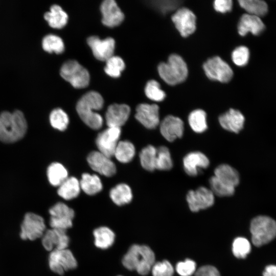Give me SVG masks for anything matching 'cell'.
Instances as JSON below:
<instances>
[{
    "label": "cell",
    "mask_w": 276,
    "mask_h": 276,
    "mask_svg": "<svg viewBox=\"0 0 276 276\" xmlns=\"http://www.w3.org/2000/svg\"><path fill=\"white\" fill-rule=\"evenodd\" d=\"M103 104L101 95L97 91H90L85 94L78 101L76 110L80 119L87 126L98 130L103 125V119L95 110H100Z\"/></svg>",
    "instance_id": "6da1fadb"
},
{
    "label": "cell",
    "mask_w": 276,
    "mask_h": 276,
    "mask_svg": "<svg viewBox=\"0 0 276 276\" xmlns=\"http://www.w3.org/2000/svg\"><path fill=\"white\" fill-rule=\"evenodd\" d=\"M27 129V121L21 111H3L0 114V141L8 143L16 142L24 137Z\"/></svg>",
    "instance_id": "7a4b0ae2"
},
{
    "label": "cell",
    "mask_w": 276,
    "mask_h": 276,
    "mask_svg": "<svg viewBox=\"0 0 276 276\" xmlns=\"http://www.w3.org/2000/svg\"><path fill=\"white\" fill-rule=\"evenodd\" d=\"M155 263V256L148 246L134 244L128 249L122 260L124 266L135 270L142 275L148 274Z\"/></svg>",
    "instance_id": "3957f363"
},
{
    "label": "cell",
    "mask_w": 276,
    "mask_h": 276,
    "mask_svg": "<svg viewBox=\"0 0 276 276\" xmlns=\"http://www.w3.org/2000/svg\"><path fill=\"white\" fill-rule=\"evenodd\" d=\"M157 69L161 78L171 85L183 82L188 74L186 62L180 56L176 54L170 55L167 62L160 63Z\"/></svg>",
    "instance_id": "277c9868"
},
{
    "label": "cell",
    "mask_w": 276,
    "mask_h": 276,
    "mask_svg": "<svg viewBox=\"0 0 276 276\" xmlns=\"http://www.w3.org/2000/svg\"><path fill=\"white\" fill-rule=\"evenodd\" d=\"M250 231L252 244L261 246L275 238L276 221L269 216H257L250 222Z\"/></svg>",
    "instance_id": "5b68a950"
},
{
    "label": "cell",
    "mask_w": 276,
    "mask_h": 276,
    "mask_svg": "<svg viewBox=\"0 0 276 276\" xmlns=\"http://www.w3.org/2000/svg\"><path fill=\"white\" fill-rule=\"evenodd\" d=\"M60 73L64 80L75 88H84L89 84L90 76L88 71L76 60L65 62Z\"/></svg>",
    "instance_id": "8992f818"
},
{
    "label": "cell",
    "mask_w": 276,
    "mask_h": 276,
    "mask_svg": "<svg viewBox=\"0 0 276 276\" xmlns=\"http://www.w3.org/2000/svg\"><path fill=\"white\" fill-rule=\"evenodd\" d=\"M49 264L51 270L60 275L77 266L76 259L72 251L67 248L51 251Z\"/></svg>",
    "instance_id": "52a82bcc"
},
{
    "label": "cell",
    "mask_w": 276,
    "mask_h": 276,
    "mask_svg": "<svg viewBox=\"0 0 276 276\" xmlns=\"http://www.w3.org/2000/svg\"><path fill=\"white\" fill-rule=\"evenodd\" d=\"M206 76L210 79L221 82H228L233 72L229 65L218 56L208 59L203 65Z\"/></svg>",
    "instance_id": "ba28073f"
},
{
    "label": "cell",
    "mask_w": 276,
    "mask_h": 276,
    "mask_svg": "<svg viewBox=\"0 0 276 276\" xmlns=\"http://www.w3.org/2000/svg\"><path fill=\"white\" fill-rule=\"evenodd\" d=\"M45 231L43 218L33 213H27L21 225L20 238L23 240H34L42 237Z\"/></svg>",
    "instance_id": "9c48e42d"
},
{
    "label": "cell",
    "mask_w": 276,
    "mask_h": 276,
    "mask_svg": "<svg viewBox=\"0 0 276 276\" xmlns=\"http://www.w3.org/2000/svg\"><path fill=\"white\" fill-rule=\"evenodd\" d=\"M51 228L66 230L73 225L74 210L63 202H58L49 210Z\"/></svg>",
    "instance_id": "30bf717a"
},
{
    "label": "cell",
    "mask_w": 276,
    "mask_h": 276,
    "mask_svg": "<svg viewBox=\"0 0 276 276\" xmlns=\"http://www.w3.org/2000/svg\"><path fill=\"white\" fill-rule=\"evenodd\" d=\"M121 133V128L108 127L100 132L96 140L98 151L109 157L113 156Z\"/></svg>",
    "instance_id": "8fae6325"
},
{
    "label": "cell",
    "mask_w": 276,
    "mask_h": 276,
    "mask_svg": "<svg viewBox=\"0 0 276 276\" xmlns=\"http://www.w3.org/2000/svg\"><path fill=\"white\" fill-rule=\"evenodd\" d=\"M186 199L190 210L194 212L211 207L215 200L211 190L204 187L189 191Z\"/></svg>",
    "instance_id": "7c38bea8"
},
{
    "label": "cell",
    "mask_w": 276,
    "mask_h": 276,
    "mask_svg": "<svg viewBox=\"0 0 276 276\" xmlns=\"http://www.w3.org/2000/svg\"><path fill=\"white\" fill-rule=\"evenodd\" d=\"M172 20L183 37H187L195 31L196 16L192 11L187 8L178 9L172 16Z\"/></svg>",
    "instance_id": "4fadbf2b"
},
{
    "label": "cell",
    "mask_w": 276,
    "mask_h": 276,
    "mask_svg": "<svg viewBox=\"0 0 276 276\" xmlns=\"http://www.w3.org/2000/svg\"><path fill=\"white\" fill-rule=\"evenodd\" d=\"M87 161L94 171L105 176L111 177L116 172V165L110 157L99 151H93L89 153Z\"/></svg>",
    "instance_id": "5bb4252c"
},
{
    "label": "cell",
    "mask_w": 276,
    "mask_h": 276,
    "mask_svg": "<svg viewBox=\"0 0 276 276\" xmlns=\"http://www.w3.org/2000/svg\"><path fill=\"white\" fill-rule=\"evenodd\" d=\"M70 239L66 230L53 228L45 231L42 237V244L48 251L66 249Z\"/></svg>",
    "instance_id": "9a60e30c"
},
{
    "label": "cell",
    "mask_w": 276,
    "mask_h": 276,
    "mask_svg": "<svg viewBox=\"0 0 276 276\" xmlns=\"http://www.w3.org/2000/svg\"><path fill=\"white\" fill-rule=\"evenodd\" d=\"M87 42L97 59L106 61L113 56L115 41L112 38L101 40L98 36H92L87 38Z\"/></svg>",
    "instance_id": "2e32d148"
},
{
    "label": "cell",
    "mask_w": 276,
    "mask_h": 276,
    "mask_svg": "<svg viewBox=\"0 0 276 276\" xmlns=\"http://www.w3.org/2000/svg\"><path fill=\"white\" fill-rule=\"evenodd\" d=\"M135 117L146 128L154 129L159 123L158 106L155 104H140L136 108Z\"/></svg>",
    "instance_id": "e0dca14e"
},
{
    "label": "cell",
    "mask_w": 276,
    "mask_h": 276,
    "mask_svg": "<svg viewBox=\"0 0 276 276\" xmlns=\"http://www.w3.org/2000/svg\"><path fill=\"white\" fill-rule=\"evenodd\" d=\"M130 113L129 106L125 104H113L108 106L105 120L108 127L121 128L128 120Z\"/></svg>",
    "instance_id": "ac0fdd59"
},
{
    "label": "cell",
    "mask_w": 276,
    "mask_h": 276,
    "mask_svg": "<svg viewBox=\"0 0 276 276\" xmlns=\"http://www.w3.org/2000/svg\"><path fill=\"white\" fill-rule=\"evenodd\" d=\"M183 122L181 119L172 115L166 117L160 124L162 135L170 142L180 138L183 135Z\"/></svg>",
    "instance_id": "d6986e66"
},
{
    "label": "cell",
    "mask_w": 276,
    "mask_h": 276,
    "mask_svg": "<svg viewBox=\"0 0 276 276\" xmlns=\"http://www.w3.org/2000/svg\"><path fill=\"white\" fill-rule=\"evenodd\" d=\"M103 24L109 27L119 25L123 20L124 15L116 2L113 0H105L100 7Z\"/></svg>",
    "instance_id": "ffe728a7"
},
{
    "label": "cell",
    "mask_w": 276,
    "mask_h": 276,
    "mask_svg": "<svg viewBox=\"0 0 276 276\" xmlns=\"http://www.w3.org/2000/svg\"><path fill=\"white\" fill-rule=\"evenodd\" d=\"M210 164L209 158L201 152H192L187 154L183 159V169L191 176H196L201 169L206 168Z\"/></svg>",
    "instance_id": "44dd1931"
},
{
    "label": "cell",
    "mask_w": 276,
    "mask_h": 276,
    "mask_svg": "<svg viewBox=\"0 0 276 276\" xmlns=\"http://www.w3.org/2000/svg\"><path fill=\"white\" fill-rule=\"evenodd\" d=\"M219 122L224 129L238 133L243 128L245 118L238 110L230 109L219 117Z\"/></svg>",
    "instance_id": "7402d4cb"
},
{
    "label": "cell",
    "mask_w": 276,
    "mask_h": 276,
    "mask_svg": "<svg viewBox=\"0 0 276 276\" xmlns=\"http://www.w3.org/2000/svg\"><path fill=\"white\" fill-rule=\"evenodd\" d=\"M265 29V25L259 17L249 14H243L239 22L238 31L241 36H244L248 32L257 35Z\"/></svg>",
    "instance_id": "603a6c76"
},
{
    "label": "cell",
    "mask_w": 276,
    "mask_h": 276,
    "mask_svg": "<svg viewBox=\"0 0 276 276\" xmlns=\"http://www.w3.org/2000/svg\"><path fill=\"white\" fill-rule=\"evenodd\" d=\"M214 176L224 184L234 188L240 181L238 172L227 164H222L216 167Z\"/></svg>",
    "instance_id": "cb8c5ba5"
},
{
    "label": "cell",
    "mask_w": 276,
    "mask_h": 276,
    "mask_svg": "<svg viewBox=\"0 0 276 276\" xmlns=\"http://www.w3.org/2000/svg\"><path fill=\"white\" fill-rule=\"evenodd\" d=\"M44 18L51 27L60 29L66 24L68 16L60 6L53 5L51 7L50 11L44 13Z\"/></svg>",
    "instance_id": "d4e9b609"
},
{
    "label": "cell",
    "mask_w": 276,
    "mask_h": 276,
    "mask_svg": "<svg viewBox=\"0 0 276 276\" xmlns=\"http://www.w3.org/2000/svg\"><path fill=\"white\" fill-rule=\"evenodd\" d=\"M81 190L80 181L75 177H68L59 186L58 195L65 200H70L78 197Z\"/></svg>",
    "instance_id": "484cf974"
},
{
    "label": "cell",
    "mask_w": 276,
    "mask_h": 276,
    "mask_svg": "<svg viewBox=\"0 0 276 276\" xmlns=\"http://www.w3.org/2000/svg\"><path fill=\"white\" fill-rule=\"evenodd\" d=\"M109 196L112 201L119 206L129 203L133 197L130 187L123 183L112 188L110 191Z\"/></svg>",
    "instance_id": "4316f807"
},
{
    "label": "cell",
    "mask_w": 276,
    "mask_h": 276,
    "mask_svg": "<svg viewBox=\"0 0 276 276\" xmlns=\"http://www.w3.org/2000/svg\"><path fill=\"white\" fill-rule=\"evenodd\" d=\"M79 181L81 189L88 195H95L101 192L103 189L101 179L96 174L83 173Z\"/></svg>",
    "instance_id": "83f0119b"
},
{
    "label": "cell",
    "mask_w": 276,
    "mask_h": 276,
    "mask_svg": "<svg viewBox=\"0 0 276 276\" xmlns=\"http://www.w3.org/2000/svg\"><path fill=\"white\" fill-rule=\"evenodd\" d=\"M95 245L101 249H107L113 243L115 235L113 232L106 226L95 229L93 233Z\"/></svg>",
    "instance_id": "f1b7e54d"
},
{
    "label": "cell",
    "mask_w": 276,
    "mask_h": 276,
    "mask_svg": "<svg viewBox=\"0 0 276 276\" xmlns=\"http://www.w3.org/2000/svg\"><path fill=\"white\" fill-rule=\"evenodd\" d=\"M47 176L52 186L59 187L68 178V172L62 164L53 163L48 168Z\"/></svg>",
    "instance_id": "f546056e"
},
{
    "label": "cell",
    "mask_w": 276,
    "mask_h": 276,
    "mask_svg": "<svg viewBox=\"0 0 276 276\" xmlns=\"http://www.w3.org/2000/svg\"><path fill=\"white\" fill-rule=\"evenodd\" d=\"M135 154V147L131 142L121 141L117 144L113 156L120 163H128L132 160Z\"/></svg>",
    "instance_id": "4dcf8cb0"
},
{
    "label": "cell",
    "mask_w": 276,
    "mask_h": 276,
    "mask_svg": "<svg viewBox=\"0 0 276 276\" xmlns=\"http://www.w3.org/2000/svg\"><path fill=\"white\" fill-rule=\"evenodd\" d=\"M240 6L249 14L258 17L264 16L268 11L266 2L261 0H239Z\"/></svg>",
    "instance_id": "1f68e13d"
},
{
    "label": "cell",
    "mask_w": 276,
    "mask_h": 276,
    "mask_svg": "<svg viewBox=\"0 0 276 276\" xmlns=\"http://www.w3.org/2000/svg\"><path fill=\"white\" fill-rule=\"evenodd\" d=\"M188 121L191 128L195 132H203L208 128L206 114L202 109L192 111L189 116Z\"/></svg>",
    "instance_id": "d6a6232c"
},
{
    "label": "cell",
    "mask_w": 276,
    "mask_h": 276,
    "mask_svg": "<svg viewBox=\"0 0 276 276\" xmlns=\"http://www.w3.org/2000/svg\"><path fill=\"white\" fill-rule=\"evenodd\" d=\"M156 148L148 145L142 149L140 153L141 166L145 170L153 171L155 169Z\"/></svg>",
    "instance_id": "836d02e7"
},
{
    "label": "cell",
    "mask_w": 276,
    "mask_h": 276,
    "mask_svg": "<svg viewBox=\"0 0 276 276\" xmlns=\"http://www.w3.org/2000/svg\"><path fill=\"white\" fill-rule=\"evenodd\" d=\"M43 49L49 53H62L64 50V44L62 39L54 34L45 36L42 40Z\"/></svg>",
    "instance_id": "e575fe53"
},
{
    "label": "cell",
    "mask_w": 276,
    "mask_h": 276,
    "mask_svg": "<svg viewBox=\"0 0 276 276\" xmlns=\"http://www.w3.org/2000/svg\"><path fill=\"white\" fill-rule=\"evenodd\" d=\"M173 166V162L169 149L166 146L156 148L155 169L168 170Z\"/></svg>",
    "instance_id": "d590c367"
},
{
    "label": "cell",
    "mask_w": 276,
    "mask_h": 276,
    "mask_svg": "<svg viewBox=\"0 0 276 276\" xmlns=\"http://www.w3.org/2000/svg\"><path fill=\"white\" fill-rule=\"evenodd\" d=\"M50 122L52 126L60 131L65 130L69 123V118L61 108L53 109L50 114Z\"/></svg>",
    "instance_id": "8d00e7d4"
},
{
    "label": "cell",
    "mask_w": 276,
    "mask_h": 276,
    "mask_svg": "<svg viewBox=\"0 0 276 276\" xmlns=\"http://www.w3.org/2000/svg\"><path fill=\"white\" fill-rule=\"evenodd\" d=\"M125 66V63L120 57L112 56L106 61L104 71L109 76L117 78L120 76Z\"/></svg>",
    "instance_id": "74e56055"
},
{
    "label": "cell",
    "mask_w": 276,
    "mask_h": 276,
    "mask_svg": "<svg viewBox=\"0 0 276 276\" xmlns=\"http://www.w3.org/2000/svg\"><path fill=\"white\" fill-rule=\"evenodd\" d=\"M250 250L251 245L246 238L239 237L234 239L232 244V251L236 258H245Z\"/></svg>",
    "instance_id": "f35d334b"
},
{
    "label": "cell",
    "mask_w": 276,
    "mask_h": 276,
    "mask_svg": "<svg viewBox=\"0 0 276 276\" xmlns=\"http://www.w3.org/2000/svg\"><path fill=\"white\" fill-rule=\"evenodd\" d=\"M209 182L210 190L214 195L219 197H226L232 196L235 192V188L224 184L215 176L210 178Z\"/></svg>",
    "instance_id": "ab89813d"
},
{
    "label": "cell",
    "mask_w": 276,
    "mask_h": 276,
    "mask_svg": "<svg viewBox=\"0 0 276 276\" xmlns=\"http://www.w3.org/2000/svg\"><path fill=\"white\" fill-rule=\"evenodd\" d=\"M145 93L146 96L154 101H162L165 98V93L160 88L159 84L155 80L149 81L146 85Z\"/></svg>",
    "instance_id": "60d3db41"
},
{
    "label": "cell",
    "mask_w": 276,
    "mask_h": 276,
    "mask_svg": "<svg viewBox=\"0 0 276 276\" xmlns=\"http://www.w3.org/2000/svg\"><path fill=\"white\" fill-rule=\"evenodd\" d=\"M153 276H172L174 268L167 260L155 263L151 268Z\"/></svg>",
    "instance_id": "b9f144b4"
},
{
    "label": "cell",
    "mask_w": 276,
    "mask_h": 276,
    "mask_svg": "<svg viewBox=\"0 0 276 276\" xmlns=\"http://www.w3.org/2000/svg\"><path fill=\"white\" fill-rule=\"evenodd\" d=\"M175 269L180 276H191L196 271V264L193 260L187 259L184 261L178 262Z\"/></svg>",
    "instance_id": "7bdbcfd3"
},
{
    "label": "cell",
    "mask_w": 276,
    "mask_h": 276,
    "mask_svg": "<svg viewBox=\"0 0 276 276\" xmlns=\"http://www.w3.org/2000/svg\"><path fill=\"white\" fill-rule=\"evenodd\" d=\"M233 61L238 66L246 65L249 60V52L248 49L245 46H240L235 49L232 53Z\"/></svg>",
    "instance_id": "ee69618b"
},
{
    "label": "cell",
    "mask_w": 276,
    "mask_h": 276,
    "mask_svg": "<svg viewBox=\"0 0 276 276\" xmlns=\"http://www.w3.org/2000/svg\"><path fill=\"white\" fill-rule=\"evenodd\" d=\"M154 7L160 13L165 14L176 9L180 5V1L175 0H162L153 2Z\"/></svg>",
    "instance_id": "f6af8a7d"
},
{
    "label": "cell",
    "mask_w": 276,
    "mask_h": 276,
    "mask_svg": "<svg viewBox=\"0 0 276 276\" xmlns=\"http://www.w3.org/2000/svg\"><path fill=\"white\" fill-rule=\"evenodd\" d=\"M195 276H221L218 270L212 265H204L199 268Z\"/></svg>",
    "instance_id": "bcb514c9"
},
{
    "label": "cell",
    "mask_w": 276,
    "mask_h": 276,
    "mask_svg": "<svg viewBox=\"0 0 276 276\" xmlns=\"http://www.w3.org/2000/svg\"><path fill=\"white\" fill-rule=\"evenodd\" d=\"M232 6L233 2L231 0H216L214 2L215 10L221 13H224L230 11Z\"/></svg>",
    "instance_id": "7dc6e473"
},
{
    "label": "cell",
    "mask_w": 276,
    "mask_h": 276,
    "mask_svg": "<svg viewBox=\"0 0 276 276\" xmlns=\"http://www.w3.org/2000/svg\"><path fill=\"white\" fill-rule=\"evenodd\" d=\"M263 276H276V265L267 266L263 271Z\"/></svg>",
    "instance_id": "c3c4849f"
}]
</instances>
